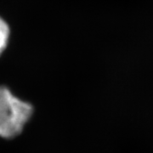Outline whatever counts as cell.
Masks as SVG:
<instances>
[{"label": "cell", "mask_w": 153, "mask_h": 153, "mask_svg": "<svg viewBox=\"0 0 153 153\" xmlns=\"http://www.w3.org/2000/svg\"><path fill=\"white\" fill-rule=\"evenodd\" d=\"M30 103L15 96L5 86H0V136L13 139L18 136L33 114Z\"/></svg>", "instance_id": "cell-1"}, {"label": "cell", "mask_w": 153, "mask_h": 153, "mask_svg": "<svg viewBox=\"0 0 153 153\" xmlns=\"http://www.w3.org/2000/svg\"><path fill=\"white\" fill-rule=\"evenodd\" d=\"M10 27L7 22L0 17V55L3 54L7 47L10 38Z\"/></svg>", "instance_id": "cell-2"}]
</instances>
